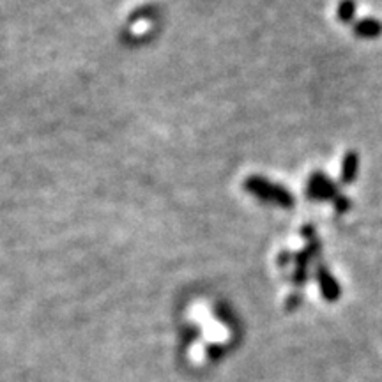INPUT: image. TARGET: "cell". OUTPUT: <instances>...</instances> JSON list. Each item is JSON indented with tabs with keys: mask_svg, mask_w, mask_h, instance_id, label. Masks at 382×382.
Returning a JSON list of instances; mask_svg holds the SVG:
<instances>
[{
	"mask_svg": "<svg viewBox=\"0 0 382 382\" xmlns=\"http://www.w3.org/2000/svg\"><path fill=\"white\" fill-rule=\"evenodd\" d=\"M306 195H308L310 200H318V202L331 200L333 202V200L340 195V190L326 174H322V172H314V174L310 175V181H308Z\"/></svg>",
	"mask_w": 382,
	"mask_h": 382,
	"instance_id": "obj_1",
	"label": "cell"
},
{
	"mask_svg": "<svg viewBox=\"0 0 382 382\" xmlns=\"http://www.w3.org/2000/svg\"><path fill=\"white\" fill-rule=\"evenodd\" d=\"M250 190L257 195H260L262 199H268L276 202V204L285 205V207H292L294 205V196L290 195L289 191L285 190V188L280 186H275V184L268 183V181H264V179H251L250 183H248Z\"/></svg>",
	"mask_w": 382,
	"mask_h": 382,
	"instance_id": "obj_2",
	"label": "cell"
},
{
	"mask_svg": "<svg viewBox=\"0 0 382 382\" xmlns=\"http://www.w3.org/2000/svg\"><path fill=\"white\" fill-rule=\"evenodd\" d=\"M317 280L324 299L329 303L338 301L340 296H342V289H340L338 281L335 280V276L329 272L327 266H324V264H320L317 268Z\"/></svg>",
	"mask_w": 382,
	"mask_h": 382,
	"instance_id": "obj_3",
	"label": "cell"
},
{
	"mask_svg": "<svg viewBox=\"0 0 382 382\" xmlns=\"http://www.w3.org/2000/svg\"><path fill=\"white\" fill-rule=\"evenodd\" d=\"M357 170H359V154L356 151H348L342 162V183L353 184L357 179Z\"/></svg>",
	"mask_w": 382,
	"mask_h": 382,
	"instance_id": "obj_4",
	"label": "cell"
},
{
	"mask_svg": "<svg viewBox=\"0 0 382 382\" xmlns=\"http://www.w3.org/2000/svg\"><path fill=\"white\" fill-rule=\"evenodd\" d=\"M354 34H357L359 38H379L382 34V23L377 20H372V18H366V20L357 21L354 25Z\"/></svg>",
	"mask_w": 382,
	"mask_h": 382,
	"instance_id": "obj_5",
	"label": "cell"
},
{
	"mask_svg": "<svg viewBox=\"0 0 382 382\" xmlns=\"http://www.w3.org/2000/svg\"><path fill=\"white\" fill-rule=\"evenodd\" d=\"M336 13H338L340 21L348 23V21H353L354 16H356V4H354L353 0H344L338 5V9H336Z\"/></svg>",
	"mask_w": 382,
	"mask_h": 382,
	"instance_id": "obj_6",
	"label": "cell"
},
{
	"mask_svg": "<svg viewBox=\"0 0 382 382\" xmlns=\"http://www.w3.org/2000/svg\"><path fill=\"white\" fill-rule=\"evenodd\" d=\"M333 204H335V211L338 212V214H344V212H347L348 209H351V205H353V202H351V199L345 195H342L340 193L338 196H336L335 200H333Z\"/></svg>",
	"mask_w": 382,
	"mask_h": 382,
	"instance_id": "obj_7",
	"label": "cell"
},
{
	"mask_svg": "<svg viewBox=\"0 0 382 382\" xmlns=\"http://www.w3.org/2000/svg\"><path fill=\"white\" fill-rule=\"evenodd\" d=\"M306 280H308V272H306V269L296 268V272H294V283L299 285V287H303V285L306 283Z\"/></svg>",
	"mask_w": 382,
	"mask_h": 382,
	"instance_id": "obj_8",
	"label": "cell"
},
{
	"mask_svg": "<svg viewBox=\"0 0 382 382\" xmlns=\"http://www.w3.org/2000/svg\"><path fill=\"white\" fill-rule=\"evenodd\" d=\"M301 303H303V294H292V296L289 297L287 305H285V308H287V310H294V308H297Z\"/></svg>",
	"mask_w": 382,
	"mask_h": 382,
	"instance_id": "obj_9",
	"label": "cell"
},
{
	"mask_svg": "<svg viewBox=\"0 0 382 382\" xmlns=\"http://www.w3.org/2000/svg\"><path fill=\"white\" fill-rule=\"evenodd\" d=\"M301 233L305 235L308 241H314V239H317V230H315V225H305L303 227Z\"/></svg>",
	"mask_w": 382,
	"mask_h": 382,
	"instance_id": "obj_10",
	"label": "cell"
},
{
	"mask_svg": "<svg viewBox=\"0 0 382 382\" xmlns=\"http://www.w3.org/2000/svg\"><path fill=\"white\" fill-rule=\"evenodd\" d=\"M289 260H290V253H281L280 264H283V266H287V264H289Z\"/></svg>",
	"mask_w": 382,
	"mask_h": 382,
	"instance_id": "obj_11",
	"label": "cell"
}]
</instances>
